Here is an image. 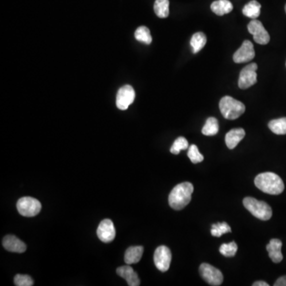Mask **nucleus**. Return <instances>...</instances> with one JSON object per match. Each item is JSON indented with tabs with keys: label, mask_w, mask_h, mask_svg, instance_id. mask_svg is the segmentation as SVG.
Listing matches in <instances>:
<instances>
[{
	"label": "nucleus",
	"mask_w": 286,
	"mask_h": 286,
	"mask_svg": "<svg viewBox=\"0 0 286 286\" xmlns=\"http://www.w3.org/2000/svg\"><path fill=\"white\" fill-rule=\"evenodd\" d=\"M206 43H207V37L203 32L194 34L190 41V44H191L194 54H198L200 52L205 46Z\"/></svg>",
	"instance_id": "aec40b11"
},
{
	"label": "nucleus",
	"mask_w": 286,
	"mask_h": 286,
	"mask_svg": "<svg viewBox=\"0 0 286 286\" xmlns=\"http://www.w3.org/2000/svg\"><path fill=\"white\" fill-rule=\"evenodd\" d=\"M218 132V122L214 117L208 118L205 122L204 126L202 128V134L204 136H216Z\"/></svg>",
	"instance_id": "5701e85b"
},
{
	"label": "nucleus",
	"mask_w": 286,
	"mask_h": 286,
	"mask_svg": "<svg viewBox=\"0 0 286 286\" xmlns=\"http://www.w3.org/2000/svg\"><path fill=\"white\" fill-rule=\"evenodd\" d=\"M116 229L112 221L108 218L101 221L97 228V236L102 242L105 244L112 242L116 238Z\"/></svg>",
	"instance_id": "9b49d317"
},
{
	"label": "nucleus",
	"mask_w": 286,
	"mask_h": 286,
	"mask_svg": "<svg viewBox=\"0 0 286 286\" xmlns=\"http://www.w3.org/2000/svg\"><path fill=\"white\" fill-rule=\"evenodd\" d=\"M200 274L209 284L220 286L224 280V276L220 270L208 263H203L200 266Z\"/></svg>",
	"instance_id": "423d86ee"
},
{
	"label": "nucleus",
	"mask_w": 286,
	"mask_h": 286,
	"mask_svg": "<svg viewBox=\"0 0 286 286\" xmlns=\"http://www.w3.org/2000/svg\"><path fill=\"white\" fill-rule=\"evenodd\" d=\"M17 209L22 216L33 217L41 212L42 204L35 198L26 196L18 200Z\"/></svg>",
	"instance_id": "39448f33"
},
{
	"label": "nucleus",
	"mask_w": 286,
	"mask_h": 286,
	"mask_svg": "<svg viewBox=\"0 0 286 286\" xmlns=\"http://www.w3.org/2000/svg\"><path fill=\"white\" fill-rule=\"evenodd\" d=\"M244 205L254 216L261 220H269L272 217V212L270 206L264 201L258 200L256 198H246Z\"/></svg>",
	"instance_id": "20e7f679"
},
{
	"label": "nucleus",
	"mask_w": 286,
	"mask_h": 286,
	"mask_svg": "<svg viewBox=\"0 0 286 286\" xmlns=\"http://www.w3.org/2000/svg\"><path fill=\"white\" fill-rule=\"evenodd\" d=\"M229 232H232V229L226 222H218L212 226L211 234L214 237H220Z\"/></svg>",
	"instance_id": "393cba45"
},
{
	"label": "nucleus",
	"mask_w": 286,
	"mask_h": 286,
	"mask_svg": "<svg viewBox=\"0 0 286 286\" xmlns=\"http://www.w3.org/2000/svg\"><path fill=\"white\" fill-rule=\"evenodd\" d=\"M143 250H144V248L141 246H130V248H128L126 253H125V257H124L125 262L128 265L138 262L142 257Z\"/></svg>",
	"instance_id": "f3484780"
},
{
	"label": "nucleus",
	"mask_w": 286,
	"mask_h": 286,
	"mask_svg": "<svg viewBox=\"0 0 286 286\" xmlns=\"http://www.w3.org/2000/svg\"><path fill=\"white\" fill-rule=\"evenodd\" d=\"M220 109L222 116L226 120H236L242 116L246 110L245 105L233 97H222L220 102Z\"/></svg>",
	"instance_id": "7ed1b4c3"
},
{
	"label": "nucleus",
	"mask_w": 286,
	"mask_h": 286,
	"mask_svg": "<svg viewBox=\"0 0 286 286\" xmlns=\"http://www.w3.org/2000/svg\"><path fill=\"white\" fill-rule=\"evenodd\" d=\"M284 10H286V8H284Z\"/></svg>",
	"instance_id": "2f4dec72"
},
{
	"label": "nucleus",
	"mask_w": 286,
	"mask_h": 286,
	"mask_svg": "<svg viewBox=\"0 0 286 286\" xmlns=\"http://www.w3.org/2000/svg\"><path fill=\"white\" fill-rule=\"evenodd\" d=\"M154 9L158 17L160 18H167L170 14V1L168 0H156Z\"/></svg>",
	"instance_id": "412c9836"
},
{
	"label": "nucleus",
	"mask_w": 286,
	"mask_h": 286,
	"mask_svg": "<svg viewBox=\"0 0 286 286\" xmlns=\"http://www.w3.org/2000/svg\"><path fill=\"white\" fill-rule=\"evenodd\" d=\"M248 31L253 35L254 40L258 44H266L269 43L270 37L261 22L257 20H252L248 24Z\"/></svg>",
	"instance_id": "1a4fd4ad"
},
{
	"label": "nucleus",
	"mask_w": 286,
	"mask_h": 286,
	"mask_svg": "<svg viewBox=\"0 0 286 286\" xmlns=\"http://www.w3.org/2000/svg\"><path fill=\"white\" fill-rule=\"evenodd\" d=\"M211 9L218 16L228 14L233 10V4L229 0H216L212 4Z\"/></svg>",
	"instance_id": "a211bd4d"
},
{
	"label": "nucleus",
	"mask_w": 286,
	"mask_h": 286,
	"mask_svg": "<svg viewBox=\"0 0 286 286\" xmlns=\"http://www.w3.org/2000/svg\"><path fill=\"white\" fill-rule=\"evenodd\" d=\"M254 286H269V284H267L265 282H262V280H258V282H256L254 283Z\"/></svg>",
	"instance_id": "7c9ffc66"
},
{
	"label": "nucleus",
	"mask_w": 286,
	"mask_h": 286,
	"mask_svg": "<svg viewBox=\"0 0 286 286\" xmlns=\"http://www.w3.org/2000/svg\"><path fill=\"white\" fill-rule=\"evenodd\" d=\"M116 272L118 276L125 279L130 286H140V280L138 276L137 272H134L133 268L129 265L118 267L116 270Z\"/></svg>",
	"instance_id": "4468645a"
},
{
	"label": "nucleus",
	"mask_w": 286,
	"mask_h": 286,
	"mask_svg": "<svg viewBox=\"0 0 286 286\" xmlns=\"http://www.w3.org/2000/svg\"><path fill=\"white\" fill-rule=\"evenodd\" d=\"M260 12H261V4L256 0H252L248 2L242 9V14L252 20H256L258 18Z\"/></svg>",
	"instance_id": "6ab92c4d"
},
{
	"label": "nucleus",
	"mask_w": 286,
	"mask_h": 286,
	"mask_svg": "<svg viewBox=\"0 0 286 286\" xmlns=\"http://www.w3.org/2000/svg\"><path fill=\"white\" fill-rule=\"evenodd\" d=\"M258 66L256 63L248 64L242 68L238 79V87L246 89L257 83Z\"/></svg>",
	"instance_id": "0eeeda50"
},
{
	"label": "nucleus",
	"mask_w": 286,
	"mask_h": 286,
	"mask_svg": "<svg viewBox=\"0 0 286 286\" xmlns=\"http://www.w3.org/2000/svg\"><path fill=\"white\" fill-rule=\"evenodd\" d=\"M134 37L138 41L145 43L146 44H151L152 37H151L150 31L146 26H140L136 30L134 33Z\"/></svg>",
	"instance_id": "b1692460"
},
{
	"label": "nucleus",
	"mask_w": 286,
	"mask_h": 286,
	"mask_svg": "<svg viewBox=\"0 0 286 286\" xmlns=\"http://www.w3.org/2000/svg\"><path fill=\"white\" fill-rule=\"evenodd\" d=\"M282 242L278 238H272L266 246L267 252L270 258L274 263H279L282 261L283 256L282 253Z\"/></svg>",
	"instance_id": "2eb2a0df"
},
{
	"label": "nucleus",
	"mask_w": 286,
	"mask_h": 286,
	"mask_svg": "<svg viewBox=\"0 0 286 286\" xmlns=\"http://www.w3.org/2000/svg\"><path fill=\"white\" fill-rule=\"evenodd\" d=\"M237 250H238V246L236 242L222 244L220 248V252L225 257H234Z\"/></svg>",
	"instance_id": "bb28decb"
},
{
	"label": "nucleus",
	"mask_w": 286,
	"mask_h": 286,
	"mask_svg": "<svg viewBox=\"0 0 286 286\" xmlns=\"http://www.w3.org/2000/svg\"><path fill=\"white\" fill-rule=\"evenodd\" d=\"M268 126L272 133L278 134V136L286 134V117L271 120Z\"/></svg>",
	"instance_id": "4be33fe9"
},
{
	"label": "nucleus",
	"mask_w": 286,
	"mask_h": 286,
	"mask_svg": "<svg viewBox=\"0 0 286 286\" xmlns=\"http://www.w3.org/2000/svg\"><path fill=\"white\" fill-rule=\"evenodd\" d=\"M2 245L8 252L14 253H24L26 250V245L14 236H6L2 240Z\"/></svg>",
	"instance_id": "ddd939ff"
},
{
	"label": "nucleus",
	"mask_w": 286,
	"mask_h": 286,
	"mask_svg": "<svg viewBox=\"0 0 286 286\" xmlns=\"http://www.w3.org/2000/svg\"><path fill=\"white\" fill-rule=\"evenodd\" d=\"M136 99V92L130 86L120 88L116 96V106L120 110H126Z\"/></svg>",
	"instance_id": "9d476101"
},
{
	"label": "nucleus",
	"mask_w": 286,
	"mask_h": 286,
	"mask_svg": "<svg viewBox=\"0 0 286 286\" xmlns=\"http://www.w3.org/2000/svg\"><path fill=\"white\" fill-rule=\"evenodd\" d=\"M188 157L194 164H198L204 160V156L200 153L198 147L196 145H191L188 147Z\"/></svg>",
	"instance_id": "cd10ccee"
},
{
	"label": "nucleus",
	"mask_w": 286,
	"mask_h": 286,
	"mask_svg": "<svg viewBox=\"0 0 286 286\" xmlns=\"http://www.w3.org/2000/svg\"><path fill=\"white\" fill-rule=\"evenodd\" d=\"M274 286H286V276H280V278L276 280L274 284Z\"/></svg>",
	"instance_id": "c756f323"
},
{
	"label": "nucleus",
	"mask_w": 286,
	"mask_h": 286,
	"mask_svg": "<svg viewBox=\"0 0 286 286\" xmlns=\"http://www.w3.org/2000/svg\"><path fill=\"white\" fill-rule=\"evenodd\" d=\"M172 254L166 246H160L156 249L154 256L155 266L162 272H166L170 267Z\"/></svg>",
	"instance_id": "6e6552de"
},
{
	"label": "nucleus",
	"mask_w": 286,
	"mask_h": 286,
	"mask_svg": "<svg viewBox=\"0 0 286 286\" xmlns=\"http://www.w3.org/2000/svg\"><path fill=\"white\" fill-rule=\"evenodd\" d=\"M14 284L17 286H32L33 279L29 275L17 274L14 276Z\"/></svg>",
	"instance_id": "c85d7f7f"
},
{
	"label": "nucleus",
	"mask_w": 286,
	"mask_h": 286,
	"mask_svg": "<svg viewBox=\"0 0 286 286\" xmlns=\"http://www.w3.org/2000/svg\"><path fill=\"white\" fill-rule=\"evenodd\" d=\"M188 142L184 137H179L176 138L170 148V152L174 154H179L180 151L184 150L188 148Z\"/></svg>",
	"instance_id": "a878e982"
},
{
	"label": "nucleus",
	"mask_w": 286,
	"mask_h": 286,
	"mask_svg": "<svg viewBox=\"0 0 286 286\" xmlns=\"http://www.w3.org/2000/svg\"><path fill=\"white\" fill-rule=\"evenodd\" d=\"M254 184L258 190L270 195H279L284 190V182L282 178L274 172L258 174L254 179Z\"/></svg>",
	"instance_id": "f03ea898"
},
{
	"label": "nucleus",
	"mask_w": 286,
	"mask_h": 286,
	"mask_svg": "<svg viewBox=\"0 0 286 286\" xmlns=\"http://www.w3.org/2000/svg\"><path fill=\"white\" fill-rule=\"evenodd\" d=\"M194 187L190 182H183L172 188L168 196V204L174 210H182L190 203Z\"/></svg>",
	"instance_id": "f257e3e1"
},
{
	"label": "nucleus",
	"mask_w": 286,
	"mask_h": 286,
	"mask_svg": "<svg viewBox=\"0 0 286 286\" xmlns=\"http://www.w3.org/2000/svg\"><path fill=\"white\" fill-rule=\"evenodd\" d=\"M245 130L242 128L230 130V132L225 136L226 146L228 147L230 150L234 149L238 146V143L245 137Z\"/></svg>",
	"instance_id": "dca6fc26"
},
{
	"label": "nucleus",
	"mask_w": 286,
	"mask_h": 286,
	"mask_svg": "<svg viewBox=\"0 0 286 286\" xmlns=\"http://www.w3.org/2000/svg\"><path fill=\"white\" fill-rule=\"evenodd\" d=\"M256 56L254 44L249 40H245L238 50L234 52L233 60L236 63H244L252 60Z\"/></svg>",
	"instance_id": "f8f14e48"
}]
</instances>
